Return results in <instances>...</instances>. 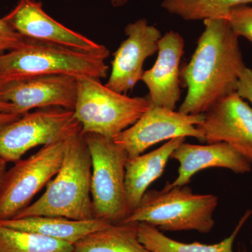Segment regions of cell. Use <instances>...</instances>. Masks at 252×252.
Instances as JSON below:
<instances>
[{"label":"cell","instance_id":"6da1fadb","mask_svg":"<svg viewBox=\"0 0 252 252\" xmlns=\"http://www.w3.org/2000/svg\"><path fill=\"white\" fill-rule=\"evenodd\" d=\"M193 56L180 72L188 89L179 112L202 114L220 99L236 92L245 67L239 37L228 20H206Z\"/></svg>","mask_w":252,"mask_h":252},{"label":"cell","instance_id":"7a4b0ae2","mask_svg":"<svg viewBox=\"0 0 252 252\" xmlns=\"http://www.w3.org/2000/svg\"><path fill=\"white\" fill-rule=\"evenodd\" d=\"M91 172L90 152L84 136L79 132L66 140L62 165L44 193L13 219L38 216L79 220L94 219Z\"/></svg>","mask_w":252,"mask_h":252},{"label":"cell","instance_id":"3957f363","mask_svg":"<svg viewBox=\"0 0 252 252\" xmlns=\"http://www.w3.org/2000/svg\"><path fill=\"white\" fill-rule=\"evenodd\" d=\"M105 55L84 52L65 46L26 39L18 49L0 55V87L26 78L64 74L107 77Z\"/></svg>","mask_w":252,"mask_h":252},{"label":"cell","instance_id":"277c9868","mask_svg":"<svg viewBox=\"0 0 252 252\" xmlns=\"http://www.w3.org/2000/svg\"><path fill=\"white\" fill-rule=\"evenodd\" d=\"M219 198L212 194H195L187 186L148 190L137 208L122 223H144L160 231L208 233L215 227L214 213Z\"/></svg>","mask_w":252,"mask_h":252},{"label":"cell","instance_id":"5b68a950","mask_svg":"<svg viewBox=\"0 0 252 252\" xmlns=\"http://www.w3.org/2000/svg\"><path fill=\"white\" fill-rule=\"evenodd\" d=\"M77 79L74 112L81 135L96 134L114 139L130 127L148 109L147 97H130L109 89L100 80L87 76Z\"/></svg>","mask_w":252,"mask_h":252},{"label":"cell","instance_id":"8992f818","mask_svg":"<svg viewBox=\"0 0 252 252\" xmlns=\"http://www.w3.org/2000/svg\"><path fill=\"white\" fill-rule=\"evenodd\" d=\"M83 136L92 162L91 193L94 217L109 224L122 223L128 215L125 190L128 155L113 139L96 134Z\"/></svg>","mask_w":252,"mask_h":252},{"label":"cell","instance_id":"52a82bcc","mask_svg":"<svg viewBox=\"0 0 252 252\" xmlns=\"http://www.w3.org/2000/svg\"><path fill=\"white\" fill-rule=\"evenodd\" d=\"M66 140L43 146L6 170L0 185V220L14 218L52 180L62 165Z\"/></svg>","mask_w":252,"mask_h":252},{"label":"cell","instance_id":"ba28073f","mask_svg":"<svg viewBox=\"0 0 252 252\" xmlns=\"http://www.w3.org/2000/svg\"><path fill=\"white\" fill-rule=\"evenodd\" d=\"M74 111L48 107L28 112L0 129V158L16 162L28 151L81 132Z\"/></svg>","mask_w":252,"mask_h":252},{"label":"cell","instance_id":"9c48e42d","mask_svg":"<svg viewBox=\"0 0 252 252\" xmlns=\"http://www.w3.org/2000/svg\"><path fill=\"white\" fill-rule=\"evenodd\" d=\"M203 118V114H184L151 102L142 117L113 140L128 158L140 156L159 142L178 137H194L203 143L205 137L197 127Z\"/></svg>","mask_w":252,"mask_h":252},{"label":"cell","instance_id":"30bf717a","mask_svg":"<svg viewBox=\"0 0 252 252\" xmlns=\"http://www.w3.org/2000/svg\"><path fill=\"white\" fill-rule=\"evenodd\" d=\"M2 18L26 39L109 56L106 46L94 42L51 18L43 9L41 1L19 0L14 9Z\"/></svg>","mask_w":252,"mask_h":252},{"label":"cell","instance_id":"8fae6325","mask_svg":"<svg viewBox=\"0 0 252 252\" xmlns=\"http://www.w3.org/2000/svg\"><path fill=\"white\" fill-rule=\"evenodd\" d=\"M77 97V77L70 74L26 78L0 87V99L12 104L14 113L19 115L48 107L74 111Z\"/></svg>","mask_w":252,"mask_h":252},{"label":"cell","instance_id":"7c38bea8","mask_svg":"<svg viewBox=\"0 0 252 252\" xmlns=\"http://www.w3.org/2000/svg\"><path fill=\"white\" fill-rule=\"evenodd\" d=\"M197 127L207 144L225 142L252 164V108L236 92L228 94L203 114Z\"/></svg>","mask_w":252,"mask_h":252},{"label":"cell","instance_id":"4fadbf2b","mask_svg":"<svg viewBox=\"0 0 252 252\" xmlns=\"http://www.w3.org/2000/svg\"><path fill=\"white\" fill-rule=\"evenodd\" d=\"M126 39L114 54L112 72L105 86L126 94L142 80L144 63L158 50L162 37L160 31L150 26L145 18L129 23L125 28Z\"/></svg>","mask_w":252,"mask_h":252},{"label":"cell","instance_id":"5bb4252c","mask_svg":"<svg viewBox=\"0 0 252 252\" xmlns=\"http://www.w3.org/2000/svg\"><path fill=\"white\" fill-rule=\"evenodd\" d=\"M185 46V39L175 31L165 33L159 40L157 61L142 78L152 104L175 110L181 97L180 66Z\"/></svg>","mask_w":252,"mask_h":252},{"label":"cell","instance_id":"9a60e30c","mask_svg":"<svg viewBox=\"0 0 252 252\" xmlns=\"http://www.w3.org/2000/svg\"><path fill=\"white\" fill-rule=\"evenodd\" d=\"M171 158L177 160L180 167L175 181L167 182L170 187L187 186L195 174L213 167L228 169L241 175L252 171V164L225 142L198 145L185 142L174 151Z\"/></svg>","mask_w":252,"mask_h":252},{"label":"cell","instance_id":"2e32d148","mask_svg":"<svg viewBox=\"0 0 252 252\" xmlns=\"http://www.w3.org/2000/svg\"><path fill=\"white\" fill-rule=\"evenodd\" d=\"M185 140L186 137L172 139L149 153L128 158L125 176L126 205L128 215L138 206L149 186L161 177L169 159L171 158L172 154Z\"/></svg>","mask_w":252,"mask_h":252},{"label":"cell","instance_id":"e0dca14e","mask_svg":"<svg viewBox=\"0 0 252 252\" xmlns=\"http://www.w3.org/2000/svg\"><path fill=\"white\" fill-rule=\"evenodd\" d=\"M0 225L32 232L74 245L81 239L110 225L104 220H72L57 217H29L0 220Z\"/></svg>","mask_w":252,"mask_h":252},{"label":"cell","instance_id":"ac0fdd59","mask_svg":"<svg viewBox=\"0 0 252 252\" xmlns=\"http://www.w3.org/2000/svg\"><path fill=\"white\" fill-rule=\"evenodd\" d=\"M139 223H120L86 235L73 245V252H152L141 243Z\"/></svg>","mask_w":252,"mask_h":252},{"label":"cell","instance_id":"d6986e66","mask_svg":"<svg viewBox=\"0 0 252 252\" xmlns=\"http://www.w3.org/2000/svg\"><path fill=\"white\" fill-rule=\"evenodd\" d=\"M252 214V210H247L233 233L220 243L214 245H206L198 242L185 243L177 241L164 235L156 227L144 223H139V240L152 252H234L233 247L235 239Z\"/></svg>","mask_w":252,"mask_h":252},{"label":"cell","instance_id":"ffe728a7","mask_svg":"<svg viewBox=\"0 0 252 252\" xmlns=\"http://www.w3.org/2000/svg\"><path fill=\"white\" fill-rule=\"evenodd\" d=\"M252 3V0H163L161 6L170 14L187 21L227 19L235 6Z\"/></svg>","mask_w":252,"mask_h":252},{"label":"cell","instance_id":"44dd1931","mask_svg":"<svg viewBox=\"0 0 252 252\" xmlns=\"http://www.w3.org/2000/svg\"><path fill=\"white\" fill-rule=\"evenodd\" d=\"M0 252H73V245L0 225Z\"/></svg>","mask_w":252,"mask_h":252},{"label":"cell","instance_id":"7402d4cb","mask_svg":"<svg viewBox=\"0 0 252 252\" xmlns=\"http://www.w3.org/2000/svg\"><path fill=\"white\" fill-rule=\"evenodd\" d=\"M227 20L238 37L243 36L252 44V6L248 4L235 6Z\"/></svg>","mask_w":252,"mask_h":252},{"label":"cell","instance_id":"603a6c76","mask_svg":"<svg viewBox=\"0 0 252 252\" xmlns=\"http://www.w3.org/2000/svg\"><path fill=\"white\" fill-rule=\"evenodd\" d=\"M26 42V38L18 34L0 18V55L18 49Z\"/></svg>","mask_w":252,"mask_h":252},{"label":"cell","instance_id":"cb8c5ba5","mask_svg":"<svg viewBox=\"0 0 252 252\" xmlns=\"http://www.w3.org/2000/svg\"><path fill=\"white\" fill-rule=\"evenodd\" d=\"M236 93L242 98L250 101L252 104V70L246 65L239 76Z\"/></svg>","mask_w":252,"mask_h":252},{"label":"cell","instance_id":"d4e9b609","mask_svg":"<svg viewBox=\"0 0 252 252\" xmlns=\"http://www.w3.org/2000/svg\"><path fill=\"white\" fill-rule=\"evenodd\" d=\"M21 116L15 113H0V129L17 120Z\"/></svg>","mask_w":252,"mask_h":252},{"label":"cell","instance_id":"484cf974","mask_svg":"<svg viewBox=\"0 0 252 252\" xmlns=\"http://www.w3.org/2000/svg\"><path fill=\"white\" fill-rule=\"evenodd\" d=\"M0 113H14V107L12 104L0 99Z\"/></svg>","mask_w":252,"mask_h":252},{"label":"cell","instance_id":"4316f807","mask_svg":"<svg viewBox=\"0 0 252 252\" xmlns=\"http://www.w3.org/2000/svg\"><path fill=\"white\" fill-rule=\"evenodd\" d=\"M6 163L7 162L0 158V185H1L5 172H6Z\"/></svg>","mask_w":252,"mask_h":252},{"label":"cell","instance_id":"83f0119b","mask_svg":"<svg viewBox=\"0 0 252 252\" xmlns=\"http://www.w3.org/2000/svg\"><path fill=\"white\" fill-rule=\"evenodd\" d=\"M128 0H111L112 6L114 7H120V6H124Z\"/></svg>","mask_w":252,"mask_h":252},{"label":"cell","instance_id":"f1b7e54d","mask_svg":"<svg viewBox=\"0 0 252 252\" xmlns=\"http://www.w3.org/2000/svg\"><path fill=\"white\" fill-rule=\"evenodd\" d=\"M247 252L246 251H242V252Z\"/></svg>","mask_w":252,"mask_h":252},{"label":"cell","instance_id":"f546056e","mask_svg":"<svg viewBox=\"0 0 252 252\" xmlns=\"http://www.w3.org/2000/svg\"><path fill=\"white\" fill-rule=\"evenodd\" d=\"M251 244H252V242H251Z\"/></svg>","mask_w":252,"mask_h":252}]
</instances>
